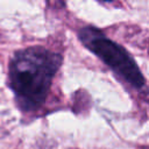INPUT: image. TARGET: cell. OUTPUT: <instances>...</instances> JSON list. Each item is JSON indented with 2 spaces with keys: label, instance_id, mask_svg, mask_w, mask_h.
Returning <instances> with one entry per match:
<instances>
[{
  "label": "cell",
  "instance_id": "obj_1",
  "mask_svg": "<svg viewBox=\"0 0 149 149\" xmlns=\"http://www.w3.org/2000/svg\"><path fill=\"white\" fill-rule=\"evenodd\" d=\"M62 62L59 54L43 47H29L14 54L8 66V86L21 111L33 112L44 104Z\"/></svg>",
  "mask_w": 149,
  "mask_h": 149
},
{
  "label": "cell",
  "instance_id": "obj_2",
  "mask_svg": "<svg viewBox=\"0 0 149 149\" xmlns=\"http://www.w3.org/2000/svg\"><path fill=\"white\" fill-rule=\"evenodd\" d=\"M79 40L130 86L135 88L144 86L146 79L132 55L123 47L107 38L98 28L91 26L81 28Z\"/></svg>",
  "mask_w": 149,
  "mask_h": 149
}]
</instances>
